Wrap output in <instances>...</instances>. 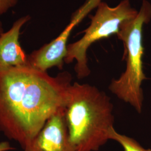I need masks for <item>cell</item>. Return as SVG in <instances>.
Returning <instances> with one entry per match:
<instances>
[{
	"label": "cell",
	"mask_w": 151,
	"mask_h": 151,
	"mask_svg": "<svg viewBox=\"0 0 151 151\" xmlns=\"http://www.w3.org/2000/svg\"><path fill=\"white\" fill-rule=\"evenodd\" d=\"M4 32V28H3V26H2V24L1 22H0V36Z\"/></svg>",
	"instance_id": "8fae6325"
},
{
	"label": "cell",
	"mask_w": 151,
	"mask_h": 151,
	"mask_svg": "<svg viewBox=\"0 0 151 151\" xmlns=\"http://www.w3.org/2000/svg\"><path fill=\"white\" fill-rule=\"evenodd\" d=\"M72 77L25 65L0 70V132L24 150L47 120L65 110Z\"/></svg>",
	"instance_id": "6da1fadb"
},
{
	"label": "cell",
	"mask_w": 151,
	"mask_h": 151,
	"mask_svg": "<svg viewBox=\"0 0 151 151\" xmlns=\"http://www.w3.org/2000/svg\"><path fill=\"white\" fill-rule=\"evenodd\" d=\"M14 150H15V148L11 147L8 142H2L0 143V151H9Z\"/></svg>",
	"instance_id": "30bf717a"
},
{
	"label": "cell",
	"mask_w": 151,
	"mask_h": 151,
	"mask_svg": "<svg viewBox=\"0 0 151 151\" xmlns=\"http://www.w3.org/2000/svg\"><path fill=\"white\" fill-rule=\"evenodd\" d=\"M151 19V4L142 0L140 11L135 17L124 21L116 34L124 45L126 69L119 78L111 81L109 89L120 100L130 104L140 113L143 95L142 83L146 77L143 69L142 29Z\"/></svg>",
	"instance_id": "3957f363"
},
{
	"label": "cell",
	"mask_w": 151,
	"mask_h": 151,
	"mask_svg": "<svg viewBox=\"0 0 151 151\" xmlns=\"http://www.w3.org/2000/svg\"><path fill=\"white\" fill-rule=\"evenodd\" d=\"M84 18V14L80 11L74 12L70 23L58 37L28 55L27 65L42 72H47L53 67L62 70L70 33Z\"/></svg>",
	"instance_id": "5b68a950"
},
{
	"label": "cell",
	"mask_w": 151,
	"mask_h": 151,
	"mask_svg": "<svg viewBox=\"0 0 151 151\" xmlns=\"http://www.w3.org/2000/svg\"><path fill=\"white\" fill-rule=\"evenodd\" d=\"M109 139L115 140L123 147L124 151H151L150 149H145L134 139L123 135L117 132L112 127L109 132Z\"/></svg>",
	"instance_id": "ba28073f"
},
{
	"label": "cell",
	"mask_w": 151,
	"mask_h": 151,
	"mask_svg": "<svg viewBox=\"0 0 151 151\" xmlns=\"http://www.w3.org/2000/svg\"><path fill=\"white\" fill-rule=\"evenodd\" d=\"M19 0H0V16L16 6Z\"/></svg>",
	"instance_id": "9c48e42d"
},
{
	"label": "cell",
	"mask_w": 151,
	"mask_h": 151,
	"mask_svg": "<svg viewBox=\"0 0 151 151\" xmlns=\"http://www.w3.org/2000/svg\"><path fill=\"white\" fill-rule=\"evenodd\" d=\"M31 19L22 16L15 22L11 29L0 36V70L27 65V56L19 42L20 30Z\"/></svg>",
	"instance_id": "52a82bcc"
},
{
	"label": "cell",
	"mask_w": 151,
	"mask_h": 151,
	"mask_svg": "<svg viewBox=\"0 0 151 151\" xmlns=\"http://www.w3.org/2000/svg\"><path fill=\"white\" fill-rule=\"evenodd\" d=\"M97 7L95 15L91 16L90 25L82 32L85 35L79 40L67 45L65 63L69 64L76 61L75 70L78 78H85L90 74L87 51L92 44L114 34H117L121 24L135 17L138 13L131 6L129 0H122L114 7L101 2Z\"/></svg>",
	"instance_id": "277c9868"
},
{
	"label": "cell",
	"mask_w": 151,
	"mask_h": 151,
	"mask_svg": "<svg viewBox=\"0 0 151 151\" xmlns=\"http://www.w3.org/2000/svg\"><path fill=\"white\" fill-rule=\"evenodd\" d=\"M113 105L104 92L88 84H71L65 115L71 151H96L113 127Z\"/></svg>",
	"instance_id": "7a4b0ae2"
},
{
	"label": "cell",
	"mask_w": 151,
	"mask_h": 151,
	"mask_svg": "<svg viewBox=\"0 0 151 151\" xmlns=\"http://www.w3.org/2000/svg\"><path fill=\"white\" fill-rule=\"evenodd\" d=\"M65 110L52 116L24 151H71Z\"/></svg>",
	"instance_id": "8992f818"
}]
</instances>
